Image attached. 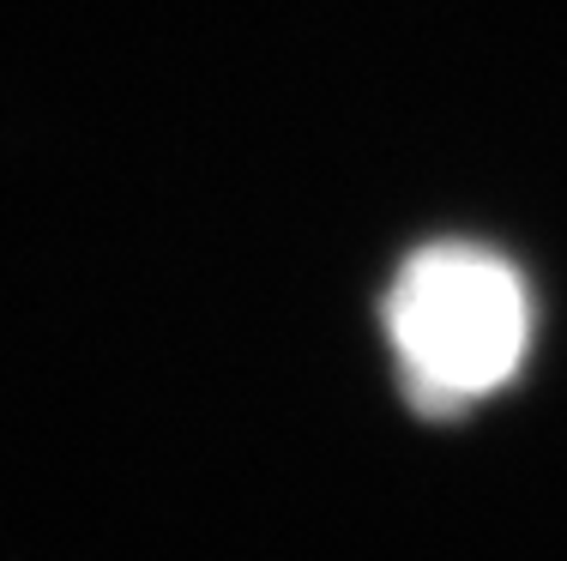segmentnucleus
<instances>
[{
	"label": "nucleus",
	"mask_w": 567,
	"mask_h": 561,
	"mask_svg": "<svg viewBox=\"0 0 567 561\" xmlns=\"http://www.w3.org/2000/svg\"><path fill=\"white\" fill-rule=\"evenodd\" d=\"M393 351L429 405H471L495 393L525 356V290L483 248H429L399 272L386 302Z\"/></svg>",
	"instance_id": "1"
}]
</instances>
